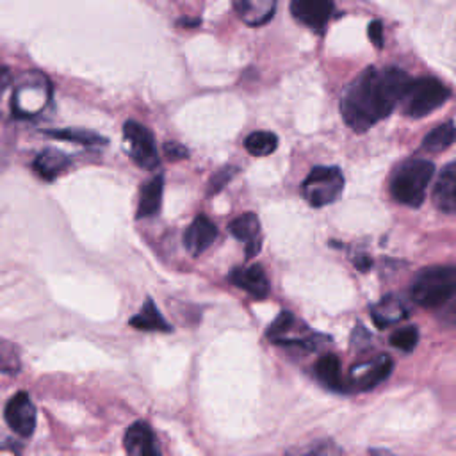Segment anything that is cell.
Returning <instances> with one entry per match:
<instances>
[{
	"instance_id": "cell-1",
	"label": "cell",
	"mask_w": 456,
	"mask_h": 456,
	"mask_svg": "<svg viewBox=\"0 0 456 456\" xmlns=\"http://www.w3.org/2000/svg\"><path fill=\"white\" fill-rule=\"evenodd\" d=\"M410 75L399 68H369L347 87L340 110L347 126L365 132L403 100Z\"/></svg>"
},
{
	"instance_id": "cell-31",
	"label": "cell",
	"mask_w": 456,
	"mask_h": 456,
	"mask_svg": "<svg viewBox=\"0 0 456 456\" xmlns=\"http://www.w3.org/2000/svg\"><path fill=\"white\" fill-rule=\"evenodd\" d=\"M354 262H356V267H358L360 271H367V269L370 267V258H367V256H360V258H356Z\"/></svg>"
},
{
	"instance_id": "cell-17",
	"label": "cell",
	"mask_w": 456,
	"mask_h": 456,
	"mask_svg": "<svg viewBox=\"0 0 456 456\" xmlns=\"http://www.w3.org/2000/svg\"><path fill=\"white\" fill-rule=\"evenodd\" d=\"M162 191H164V180L162 176H155L150 182H146L139 194V205H137V217H151L159 214L160 203H162Z\"/></svg>"
},
{
	"instance_id": "cell-30",
	"label": "cell",
	"mask_w": 456,
	"mask_h": 456,
	"mask_svg": "<svg viewBox=\"0 0 456 456\" xmlns=\"http://www.w3.org/2000/svg\"><path fill=\"white\" fill-rule=\"evenodd\" d=\"M164 151H166V157L171 160H180L187 157V150L178 142H166Z\"/></svg>"
},
{
	"instance_id": "cell-25",
	"label": "cell",
	"mask_w": 456,
	"mask_h": 456,
	"mask_svg": "<svg viewBox=\"0 0 456 456\" xmlns=\"http://www.w3.org/2000/svg\"><path fill=\"white\" fill-rule=\"evenodd\" d=\"M419 342V331L415 326H404L390 337V344L401 351H411Z\"/></svg>"
},
{
	"instance_id": "cell-18",
	"label": "cell",
	"mask_w": 456,
	"mask_h": 456,
	"mask_svg": "<svg viewBox=\"0 0 456 456\" xmlns=\"http://www.w3.org/2000/svg\"><path fill=\"white\" fill-rule=\"evenodd\" d=\"M394 369V362L390 356L387 354H379L374 362H370L365 370H362V374L358 376V388L362 390H370L374 387H378L379 383H383L390 372Z\"/></svg>"
},
{
	"instance_id": "cell-21",
	"label": "cell",
	"mask_w": 456,
	"mask_h": 456,
	"mask_svg": "<svg viewBox=\"0 0 456 456\" xmlns=\"http://www.w3.org/2000/svg\"><path fill=\"white\" fill-rule=\"evenodd\" d=\"M456 139V126L452 123H442L433 128L422 141V150L429 153H438L449 148Z\"/></svg>"
},
{
	"instance_id": "cell-33",
	"label": "cell",
	"mask_w": 456,
	"mask_h": 456,
	"mask_svg": "<svg viewBox=\"0 0 456 456\" xmlns=\"http://www.w3.org/2000/svg\"><path fill=\"white\" fill-rule=\"evenodd\" d=\"M370 454L372 456H392L388 451H385V449H370Z\"/></svg>"
},
{
	"instance_id": "cell-9",
	"label": "cell",
	"mask_w": 456,
	"mask_h": 456,
	"mask_svg": "<svg viewBox=\"0 0 456 456\" xmlns=\"http://www.w3.org/2000/svg\"><path fill=\"white\" fill-rule=\"evenodd\" d=\"M126 456H160L153 431L146 422H134L123 436Z\"/></svg>"
},
{
	"instance_id": "cell-11",
	"label": "cell",
	"mask_w": 456,
	"mask_h": 456,
	"mask_svg": "<svg viewBox=\"0 0 456 456\" xmlns=\"http://www.w3.org/2000/svg\"><path fill=\"white\" fill-rule=\"evenodd\" d=\"M410 314L406 301L397 294L383 296L378 303L370 308V317L378 328H387L406 319Z\"/></svg>"
},
{
	"instance_id": "cell-4",
	"label": "cell",
	"mask_w": 456,
	"mask_h": 456,
	"mask_svg": "<svg viewBox=\"0 0 456 456\" xmlns=\"http://www.w3.org/2000/svg\"><path fill=\"white\" fill-rule=\"evenodd\" d=\"M449 96L447 87L431 77L411 80L403 96V110L411 118H422L438 109Z\"/></svg>"
},
{
	"instance_id": "cell-10",
	"label": "cell",
	"mask_w": 456,
	"mask_h": 456,
	"mask_svg": "<svg viewBox=\"0 0 456 456\" xmlns=\"http://www.w3.org/2000/svg\"><path fill=\"white\" fill-rule=\"evenodd\" d=\"M228 232L237 239L246 242V258H251L258 253L260 246H262V239H260V223L258 217L251 212L242 214L239 217H235L230 224H228Z\"/></svg>"
},
{
	"instance_id": "cell-19",
	"label": "cell",
	"mask_w": 456,
	"mask_h": 456,
	"mask_svg": "<svg viewBox=\"0 0 456 456\" xmlns=\"http://www.w3.org/2000/svg\"><path fill=\"white\" fill-rule=\"evenodd\" d=\"M315 374L317 378L331 390H346L344 379H342V370H340V360L328 353L324 356H321L315 363Z\"/></svg>"
},
{
	"instance_id": "cell-2",
	"label": "cell",
	"mask_w": 456,
	"mask_h": 456,
	"mask_svg": "<svg viewBox=\"0 0 456 456\" xmlns=\"http://www.w3.org/2000/svg\"><path fill=\"white\" fill-rule=\"evenodd\" d=\"M435 175L433 162L426 159H410L399 164L390 180V194L395 201L408 207H420L426 189Z\"/></svg>"
},
{
	"instance_id": "cell-16",
	"label": "cell",
	"mask_w": 456,
	"mask_h": 456,
	"mask_svg": "<svg viewBox=\"0 0 456 456\" xmlns=\"http://www.w3.org/2000/svg\"><path fill=\"white\" fill-rule=\"evenodd\" d=\"M276 0H233V7L248 25H264L274 14Z\"/></svg>"
},
{
	"instance_id": "cell-15",
	"label": "cell",
	"mask_w": 456,
	"mask_h": 456,
	"mask_svg": "<svg viewBox=\"0 0 456 456\" xmlns=\"http://www.w3.org/2000/svg\"><path fill=\"white\" fill-rule=\"evenodd\" d=\"M69 166H71L69 157L59 150H45V151L37 153V157L34 159V164H32L36 175L41 176L43 180L57 178Z\"/></svg>"
},
{
	"instance_id": "cell-13",
	"label": "cell",
	"mask_w": 456,
	"mask_h": 456,
	"mask_svg": "<svg viewBox=\"0 0 456 456\" xmlns=\"http://www.w3.org/2000/svg\"><path fill=\"white\" fill-rule=\"evenodd\" d=\"M217 237V228L216 224L205 217L198 216L191 226L183 233V244L189 249L191 255H201Z\"/></svg>"
},
{
	"instance_id": "cell-5",
	"label": "cell",
	"mask_w": 456,
	"mask_h": 456,
	"mask_svg": "<svg viewBox=\"0 0 456 456\" xmlns=\"http://www.w3.org/2000/svg\"><path fill=\"white\" fill-rule=\"evenodd\" d=\"M344 189V176L338 167L319 166L314 167L303 182V198L312 207H324L333 203Z\"/></svg>"
},
{
	"instance_id": "cell-26",
	"label": "cell",
	"mask_w": 456,
	"mask_h": 456,
	"mask_svg": "<svg viewBox=\"0 0 456 456\" xmlns=\"http://www.w3.org/2000/svg\"><path fill=\"white\" fill-rule=\"evenodd\" d=\"M292 324H294V315L290 312H281L267 328V337L276 342L278 338H281V335H285L292 328Z\"/></svg>"
},
{
	"instance_id": "cell-20",
	"label": "cell",
	"mask_w": 456,
	"mask_h": 456,
	"mask_svg": "<svg viewBox=\"0 0 456 456\" xmlns=\"http://www.w3.org/2000/svg\"><path fill=\"white\" fill-rule=\"evenodd\" d=\"M130 326L144 331H169L171 326L166 322V319L157 310L155 303L148 297L141 308L139 314H135L130 319Z\"/></svg>"
},
{
	"instance_id": "cell-32",
	"label": "cell",
	"mask_w": 456,
	"mask_h": 456,
	"mask_svg": "<svg viewBox=\"0 0 456 456\" xmlns=\"http://www.w3.org/2000/svg\"><path fill=\"white\" fill-rule=\"evenodd\" d=\"M445 317L451 321V322H456V299H454V303L447 308V314H445Z\"/></svg>"
},
{
	"instance_id": "cell-8",
	"label": "cell",
	"mask_w": 456,
	"mask_h": 456,
	"mask_svg": "<svg viewBox=\"0 0 456 456\" xmlns=\"http://www.w3.org/2000/svg\"><path fill=\"white\" fill-rule=\"evenodd\" d=\"M292 16L310 27L312 30H324L331 14H333V2L331 0H292L290 4Z\"/></svg>"
},
{
	"instance_id": "cell-6",
	"label": "cell",
	"mask_w": 456,
	"mask_h": 456,
	"mask_svg": "<svg viewBox=\"0 0 456 456\" xmlns=\"http://www.w3.org/2000/svg\"><path fill=\"white\" fill-rule=\"evenodd\" d=\"M123 139L132 160L137 166L144 169H155L159 166V153L153 134L144 125L137 121H126L123 125Z\"/></svg>"
},
{
	"instance_id": "cell-29",
	"label": "cell",
	"mask_w": 456,
	"mask_h": 456,
	"mask_svg": "<svg viewBox=\"0 0 456 456\" xmlns=\"http://www.w3.org/2000/svg\"><path fill=\"white\" fill-rule=\"evenodd\" d=\"M369 39L372 41V45L376 48H381L383 46V25L381 21L374 20L370 25H369Z\"/></svg>"
},
{
	"instance_id": "cell-7",
	"label": "cell",
	"mask_w": 456,
	"mask_h": 456,
	"mask_svg": "<svg viewBox=\"0 0 456 456\" xmlns=\"http://www.w3.org/2000/svg\"><path fill=\"white\" fill-rule=\"evenodd\" d=\"M7 426L20 436H30L36 429V408L27 392H18L4 410Z\"/></svg>"
},
{
	"instance_id": "cell-24",
	"label": "cell",
	"mask_w": 456,
	"mask_h": 456,
	"mask_svg": "<svg viewBox=\"0 0 456 456\" xmlns=\"http://www.w3.org/2000/svg\"><path fill=\"white\" fill-rule=\"evenodd\" d=\"M48 135L55 137V139H64V141H71L77 144H86V146H96V144H105V139L100 137L94 132L89 130H82V128H64V130H50Z\"/></svg>"
},
{
	"instance_id": "cell-27",
	"label": "cell",
	"mask_w": 456,
	"mask_h": 456,
	"mask_svg": "<svg viewBox=\"0 0 456 456\" xmlns=\"http://www.w3.org/2000/svg\"><path fill=\"white\" fill-rule=\"evenodd\" d=\"M232 175H233V167H223L221 171H217V173L212 176V180H210L208 192H210V194H216L217 191H221V189L228 183V180L232 178Z\"/></svg>"
},
{
	"instance_id": "cell-12",
	"label": "cell",
	"mask_w": 456,
	"mask_h": 456,
	"mask_svg": "<svg viewBox=\"0 0 456 456\" xmlns=\"http://www.w3.org/2000/svg\"><path fill=\"white\" fill-rule=\"evenodd\" d=\"M433 203L442 212L456 214V160L440 171L433 189Z\"/></svg>"
},
{
	"instance_id": "cell-22",
	"label": "cell",
	"mask_w": 456,
	"mask_h": 456,
	"mask_svg": "<svg viewBox=\"0 0 456 456\" xmlns=\"http://www.w3.org/2000/svg\"><path fill=\"white\" fill-rule=\"evenodd\" d=\"M278 146V137L273 132H253L244 139V148L255 155V157H264L271 155Z\"/></svg>"
},
{
	"instance_id": "cell-28",
	"label": "cell",
	"mask_w": 456,
	"mask_h": 456,
	"mask_svg": "<svg viewBox=\"0 0 456 456\" xmlns=\"http://www.w3.org/2000/svg\"><path fill=\"white\" fill-rule=\"evenodd\" d=\"M14 349L0 340V370H5L7 367L12 369V365H16V356H14L16 351Z\"/></svg>"
},
{
	"instance_id": "cell-23",
	"label": "cell",
	"mask_w": 456,
	"mask_h": 456,
	"mask_svg": "<svg viewBox=\"0 0 456 456\" xmlns=\"http://www.w3.org/2000/svg\"><path fill=\"white\" fill-rule=\"evenodd\" d=\"M287 456H342V451L331 440H315L305 447H294L287 451Z\"/></svg>"
},
{
	"instance_id": "cell-14",
	"label": "cell",
	"mask_w": 456,
	"mask_h": 456,
	"mask_svg": "<svg viewBox=\"0 0 456 456\" xmlns=\"http://www.w3.org/2000/svg\"><path fill=\"white\" fill-rule=\"evenodd\" d=\"M230 281L255 297H265L269 294V280L258 264L233 269L230 273Z\"/></svg>"
},
{
	"instance_id": "cell-3",
	"label": "cell",
	"mask_w": 456,
	"mask_h": 456,
	"mask_svg": "<svg viewBox=\"0 0 456 456\" xmlns=\"http://www.w3.org/2000/svg\"><path fill=\"white\" fill-rule=\"evenodd\" d=\"M411 299L424 308L444 306L456 296V265L424 267L411 283Z\"/></svg>"
}]
</instances>
